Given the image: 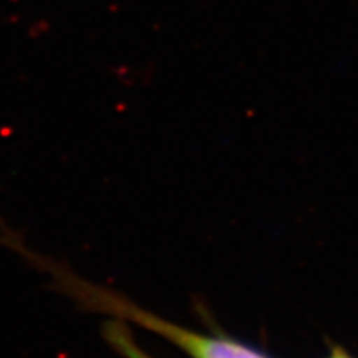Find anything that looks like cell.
Returning <instances> with one entry per match:
<instances>
[{"mask_svg": "<svg viewBox=\"0 0 358 358\" xmlns=\"http://www.w3.org/2000/svg\"><path fill=\"white\" fill-rule=\"evenodd\" d=\"M131 317L141 325L155 330L171 340L174 345L181 347L192 358H267L257 350L241 345V343L232 342L227 338L208 337V335H199L189 330L181 329L178 325H171L168 322L158 319V317L150 315L145 312H131Z\"/></svg>", "mask_w": 358, "mask_h": 358, "instance_id": "1", "label": "cell"}, {"mask_svg": "<svg viewBox=\"0 0 358 358\" xmlns=\"http://www.w3.org/2000/svg\"><path fill=\"white\" fill-rule=\"evenodd\" d=\"M115 343H120V345H123L122 348L124 350V353H127V357H129V358H148V357L143 355L141 352H138L136 348L131 345V343L127 342V340H123L122 335H120V334H116Z\"/></svg>", "mask_w": 358, "mask_h": 358, "instance_id": "2", "label": "cell"}]
</instances>
